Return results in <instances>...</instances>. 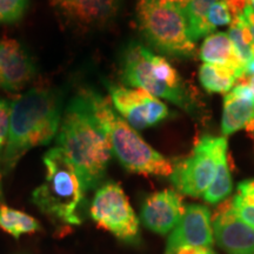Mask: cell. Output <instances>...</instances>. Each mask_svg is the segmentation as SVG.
I'll return each mask as SVG.
<instances>
[{"instance_id": "obj_2", "label": "cell", "mask_w": 254, "mask_h": 254, "mask_svg": "<svg viewBox=\"0 0 254 254\" xmlns=\"http://www.w3.org/2000/svg\"><path fill=\"white\" fill-rule=\"evenodd\" d=\"M57 142L74 166L82 192L98 185L106 172L112 147L81 93L66 107Z\"/></svg>"}, {"instance_id": "obj_16", "label": "cell", "mask_w": 254, "mask_h": 254, "mask_svg": "<svg viewBox=\"0 0 254 254\" xmlns=\"http://www.w3.org/2000/svg\"><path fill=\"white\" fill-rule=\"evenodd\" d=\"M200 58L205 64L230 69L240 80L245 77V64L234 50L228 34L224 32L207 36L200 47Z\"/></svg>"}, {"instance_id": "obj_15", "label": "cell", "mask_w": 254, "mask_h": 254, "mask_svg": "<svg viewBox=\"0 0 254 254\" xmlns=\"http://www.w3.org/2000/svg\"><path fill=\"white\" fill-rule=\"evenodd\" d=\"M253 128L254 93L246 84L240 82L225 95L221 129L225 135H230L240 129L251 133Z\"/></svg>"}, {"instance_id": "obj_28", "label": "cell", "mask_w": 254, "mask_h": 254, "mask_svg": "<svg viewBox=\"0 0 254 254\" xmlns=\"http://www.w3.org/2000/svg\"><path fill=\"white\" fill-rule=\"evenodd\" d=\"M208 247H194V246H185L178 251L177 254H205Z\"/></svg>"}, {"instance_id": "obj_25", "label": "cell", "mask_w": 254, "mask_h": 254, "mask_svg": "<svg viewBox=\"0 0 254 254\" xmlns=\"http://www.w3.org/2000/svg\"><path fill=\"white\" fill-rule=\"evenodd\" d=\"M9 107L11 106L7 101L0 99V165H1V157L5 148L6 138H7ZM0 196H1V168H0Z\"/></svg>"}, {"instance_id": "obj_10", "label": "cell", "mask_w": 254, "mask_h": 254, "mask_svg": "<svg viewBox=\"0 0 254 254\" xmlns=\"http://www.w3.org/2000/svg\"><path fill=\"white\" fill-rule=\"evenodd\" d=\"M217 244L232 254H254V227L238 217L226 200L219 206L212 220Z\"/></svg>"}, {"instance_id": "obj_4", "label": "cell", "mask_w": 254, "mask_h": 254, "mask_svg": "<svg viewBox=\"0 0 254 254\" xmlns=\"http://www.w3.org/2000/svg\"><path fill=\"white\" fill-rule=\"evenodd\" d=\"M45 182L34 190L32 200L43 213L68 225L81 222L77 209L81 204L82 192L78 174L67 155L55 147L44 155Z\"/></svg>"}, {"instance_id": "obj_7", "label": "cell", "mask_w": 254, "mask_h": 254, "mask_svg": "<svg viewBox=\"0 0 254 254\" xmlns=\"http://www.w3.org/2000/svg\"><path fill=\"white\" fill-rule=\"evenodd\" d=\"M153 53L139 43H131L125 50L122 62V78L125 84L142 90L157 98H163L182 107L184 111H192L193 103L189 92L174 90L159 82L154 78L151 67Z\"/></svg>"}, {"instance_id": "obj_13", "label": "cell", "mask_w": 254, "mask_h": 254, "mask_svg": "<svg viewBox=\"0 0 254 254\" xmlns=\"http://www.w3.org/2000/svg\"><path fill=\"white\" fill-rule=\"evenodd\" d=\"M36 74L31 57L18 41L0 39V88L15 92L26 86Z\"/></svg>"}, {"instance_id": "obj_33", "label": "cell", "mask_w": 254, "mask_h": 254, "mask_svg": "<svg viewBox=\"0 0 254 254\" xmlns=\"http://www.w3.org/2000/svg\"><path fill=\"white\" fill-rule=\"evenodd\" d=\"M251 135H252V136H253V139H254V128H253V131L251 132Z\"/></svg>"}, {"instance_id": "obj_1", "label": "cell", "mask_w": 254, "mask_h": 254, "mask_svg": "<svg viewBox=\"0 0 254 254\" xmlns=\"http://www.w3.org/2000/svg\"><path fill=\"white\" fill-rule=\"evenodd\" d=\"M63 93L56 88H32L9 104L8 131L1 157L8 173L32 148L47 145L58 134L63 118Z\"/></svg>"}, {"instance_id": "obj_9", "label": "cell", "mask_w": 254, "mask_h": 254, "mask_svg": "<svg viewBox=\"0 0 254 254\" xmlns=\"http://www.w3.org/2000/svg\"><path fill=\"white\" fill-rule=\"evenodd\" d=\"M107 88L114 109L135 131L153 126L168 117L166 105L147 92L112 84Z\"/></svg>"}, {"instance_id": "obj_19", "label": "cell", "mask_w": 254, "mask_h": 254, "mask_svg": "<svg viewBox=\"0 0 254 254\" xmlns=\"http://www.w3.org/2000/svg\"><path fill=\"white\" fill-rule=\"evenodd\" d=\"M199 79L205 90L212 93H226L238 80L230 69L211 64H204L200 67Z\"/></svg>"}, {"instance_id": "obj_5", "label": "cell", "mask_w": 254, "mask_h": 254, "mask_svg": "<svg viewBox=\"0 0 254 254\" xmlns=\"http://www.w3.org/2000/svg\"><path fill=\"white\" fill-rule=\"evenodd\" d=\"M136 20L142 36L155 50L180 58H190L195 55V45L190 37L184 5L159 0H139Z\"/></svg>"}, {"instance_id": "obj_24", "label": "cell", "mask_w": 254, "mask_h": 254, "mask_svg": "<svg viewBox=\"0 0 254 254\" xmlns=\"http://www.w3.org/2000/svg\"><path fill=\"white\" fill-rule=\"evenodd\" d=\"M233 21V15L230 9V6L225 0H217L212 4L207 12V23L212 28L217 26L230 25Z\"/></svg>"}, {"instance_id": "obj_22", "label": "cell", "mask_w": 254, "mask_h": 254, "mask_svg": "<svg viewBox=\"0 0 254 254\" xmlns=\"http://www.w3.org/2000/svg\"><path fill=\"white\" fill-rule=\"evenodd\" d=\"M232 206L238 217L254 227V179L238 185V194L232 199Z\"/></svg>"}, {"instance_id": "obj_3", "label": "cell", "mask_w": 254, "mask_h": 254, "mask_svg": "<svg viewBox=\"0 0 254 254\" xmlns=\"http://www.w3.org/2000/svg\"><path fill=\"white\" fill-rule=\"evenodd\" d=\"M94 118L106 132L112 152L127 171L147 176L171 177L174 165L151 147L106 98L93 90L80 92Z\"/></svg>"}, {"instance_id": "obj_17", "label": "cell", "mask_w": 254, "mask_h": 254, "mask_svg": "<svg viewBox=\"0 0 254 254\" xmlns=\"http://www.w3.org/2000/svg\"><path fill=\"white\" fill-rule=\"evenodd\" d=\"M215 1L217 0H184V7L189 20V33L194 43L213 32V28L207 23V12Z\"/></svg>"}, {"instance_id": "obj_8", "label": "cell", "mask_w": 254, "mask_h": 254, "mask_svg": "<svg viewBox=\"0 0 254 254\" xmlns=\"http://www.w3.org/2000/svg\"><path fill=\"white\" fill-rule=\"evenodd\" d=\"M91 217L120 240L133 241L138 237L139 220L118 184L109 183L97 190L91 205Z\"/></svg>"}, {"instance_id": "obj_27", "label": "cell", "mask_w": 254, "mask_h": 254, "mask_svg": "<svg viewBox=\"0 0 254 254\" xmlns=\"http://www.w3.org/2000/svg\"><path fill=\"white\" fill-rule=\"evenodd\" d=\"M227 2L228 6H230V9L232 12V15L233 18L243 12L244 7L246 5H249V0H225Z\"/></svg>"}, {"instance_id": "obj_31", "label": "cell", "mask_w": 254, "mask_h": 254, "mask_svg": "<svg viewBox=\"0 0 254 254\" xmlns=\"http://www.w3.org/2000/svg\"><path fill=\"white\" fill-rule=\"evenodd\" d=\"M249 5L251 6V8H252L254 12V0H249Z\"/></svg>"}, {"instance_id": "obj_23", "label": "cell", "mask_w": 254, "mask_h": 254, "mask_svg": "<svg viewBox=\"0 0 254 254\" xmlns=\"http://www.w3.org/2000/svg\"><path fill=\"white\" fill-rule=\"evenodd\" d=\"M27 0H0V24H12L23 17Z\"/></svg>"}, {"instance_id": "obj_20", "label": "cell", "mask_w": 254, "mask_h": 254, "mask_svg": "<svg viewBox=\"0 0 254 254\" xmlns=\"http://www.w3.org/2000/svg\"><path fill=\"white\" fill-rule=\"evenodd\" d=\"M232 187H233V184H232V177L227 163L226 152V153H224L220 157L213 182H212L208 189L205 190L202 198L208 204H219V202H221L222 200H225L231 194Z\"/></svg>"}, {"instance_id": "obj_29", "label": "cell", "mask_w": 254, "mask_h": 254, "mask_svg": "<svg viewBox=\"0 0 254 254\" xmlns=\"http://www.w3.org/2000/svg\"><path fill=\"white\" fill-rule=\"evenodd\" d=\"M241 82L246 84L247 86H249L254 93V74L249 75V77H244L243 79H241Z\"/></svg>"}, {"instance_id": "obj_30", "label": "cell", "mask_w": 254, "mask_h": 254, "mask_svg": "<svg viewBox=\"0 0 254 254\" xmlns=\"http://www.w3.org/2000/svg\"><path fill=\"white\" fill-rule=\"evenodd\" d=\"M159 1H165V2H177V4L184 5V0H159Z\"/></svg>"}, {"instance_id": "obj_26", "label": "cell", "mask_w": 254, "mask_h": 254, "mask_svg": "<svg viewBox=\"0 0 254 254\" xmlns=\"http://www.w3.org/2000/svg\"><path fill=\"white\" fill-rule=\"evenodd\" d=\"M243 17H244V19H245L247 27H249L250 34H251V37H252L253 45H254V12H253V9L251 8L250 5H246L245 7H244Z\"/></svg>"}, {"instance_id": "obj_18", "label": "cell", "mask_w": 254, "mask_h": 254, "mask_svg": "<svg viewBox=\"0 0 254 254\" xmlns=\"http://www.w3.org/2000/svg\"><path fill=\"white\" fill-rule=\"evenodd\" d=\"M0 228L14 238H19L23 234L39 231L40 224L24 212L17 211L7 206H0Z\"/></svg>"}, {"instance_id": "obj_14", "label": "cell", "mask_w": 254, "mask_h": 254, "mask_svg": "<svg viewBox=\"0 0 254 254\" xmlns=\"http://www.w3.org/2000/svg\"><path fill=\"white\" fill-rule=\"evenodd\" d=\"M63 15L81 26H103L118 15L123 0H51Z\"/></svg>"}, {"instance_id": "obj_11", "label": "cell", "mask_w": 254, "mask_h": 254, "mask_svg": "<svg viewBox=\"0 0 254 254\" xmlns=\"http://www.w3.org/2000/svg\"><path fill=\"white\" fill-rule=\"evenodd\" d=\"M213 244L211 213L202 205L186 207L182 220L171 232L165 254H177L182 247H209Z\"/></svg>"}, {"instance_id": "obj_12", "label": "cell", "mask_w": 254, "mask_h": 254, "mask_svg": "<svg viewBox=\"0 0 254 254\" xmlns=\"http://www.w3.org/2000/svg\"><path fill=\"white\" fill-rule=\"evenodd\" d=\"M185 211L182 196L172 190H165L145 199L141 207V221L148 230L164 236L173 231Z\"/></svg>"}, {"instance_id": "obj_32", "label": "cell", "mask_w": 254, "mask_h": 254, "mask_svg": "<svg viewBox=\"0 0 254 254\" xmlns=\"http://www.w3.org/2000/svg\"><path fill=\"white\" fill-rule=\"evenodd\" d=\"M205 254H214V253H213V251H211V250L208 249L207 251H206V253H205Z\"/></svg>"}, {"instance_id": "obj_6", "label": "cell", "mask_w": 254, "mask_h": 254, "mask_svg": "<svg viewBox=\"0 0 254 254\" xmlns=\"http://www.w3.org/2000/svg\"><path fill=\"white\" fill-rule=\"evenodd\" d=\"M226 152V138L202 136L189 157L174 165L171 182L182 194L202 196L213 182L220 157Z\"/></svg>"}, {"instance_id": "obj_21", "label": "cell", "mask_w": 254, "mask_h": 254, "mask_svg": "<svg viewBox=\"0 0 254 254\" xmlns=\"http://www.w3.org/2000/svg\"><path fill=\"white\" fill-rule=\"evenodd\" d=\"M227 34L238 56L240 57V59L246 66L247 63L254 59V45L249 27L243 17V12L233 18Z\"/></svg>"}]
</instances>
